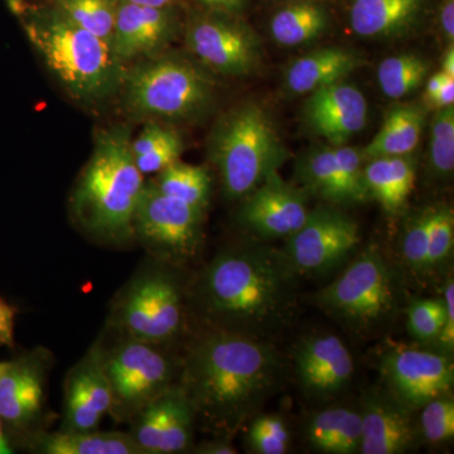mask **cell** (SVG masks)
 Here are the masks:
<instances>
[{
	"label": "cell",
	"instance_id": "6da1fadb",
	"mask_svg": "<svg viewBox=\"0 0 454 454\" xmlns=\"http://www.w3.org/2000/svg\"><path fill=\"white\" fill-rule=\"evenodd\" d=\"M279 378L280 360L268 343L211 327L191 343L177 384L197 422L217 437L230 438L255 414Z\"/></svg>",
	"mask_w": 454,
	"mask_h": 454
},
{
	"label": "cell",
	"instance_id": "7a4b0ae2",
	"mask_svg": "<svg viewBox=\"0 0 454 454\" xmlns=\"http://www.w3.org/2000/svg\"><path fill=\"white\" fill-rule=\"evenodd\" d=\"M295 276L283 252L256 244L229 247L200 276L196 306L211 327L258 337L288 316Z\"/></svg>",
	"mask_w": 454,
	"mask_h": 454
},
{
	"label": "cell",
	"instance_id": "3957f363",
	"mask_svg": "<svg viewBox=\"0 0 454 454\" xmlns=\"http://www.w3.org/2000/svg\"><path fill=\"white\" fill-rule=\"evenodd\" d=\"M145 184L129 133L104 131L71 196L74 220L97 240L127 244L134 239V216Z\"/></svg>",
	"mask_w": 454,
	"mask_h": 454
},
{
	"label": "cell",
	"instance_id": "277c9868",
	"mask_svg": "<svg viewBox=\"0 0 454 454\" xmlns=\"http://www.w3.org/2000/svg\"><path fill=\"white\" fill-rule=\"evenodd\" d=\"M20 17L33 47L76 100L95 103L122 83L125 71L110 42L74 25L55 7L26 8Z\"/></svg>",
	"mask_w": 454,
	"mask_h": 454
},
{
	"label": "cell",
	"instance_id": "5b68a950",
	"mask_svg": "<svg viewBox=\"0 0 454 454\" xmlns=\"http://www.w3.org/2000/svg\"><path fill=\"white\" fill-rule=\"evenodd\" d=\"M175 265L152 258L113 300L106 333L170 345L186 324L184 289Z\"/></svg>",
	"mask_w": 454,
	"mask_h": 454
},
{
	"label": "cell",
	"instance_id": "8992f818",
	"mask_svg": "<svg viewBox=\"0 0 454 454\" xmlns=\"http://www.w3.org/2000/svg\"><path fill=\"white\" fill-rule=\"evenodd\" d=\"M283 149L273 121L256 104L227 114L215 130L211 157L227 199L243 200L282 163Z\"/></svg>",
	"mask_w": 454,
	"mask_h": 454
},
{
	"label": "cell",
	"instance_id": "52a82bcc",
	"mask_svg": "<svg viewBox=\"0 0 454 454\" xmlns=\"http://www.w3.org/2000/svg\"><path fill=\"white\" fill-rule=\"evenodd\" d=\"M104 367L110 390V417L118 423L131 418L149 403L177 385L181 361L167 351L168 345L115 336L106 346L104 340Z\"/></svg>",
	"mask_w": 454,
	"mask_h": 454
},
{
	"label": "cell",
	"instance_id": "ba28073f",
	"mask_svg": "<svg viewBox=\"0 0 454 454\" xmlns=\"http://www.w3.org/2000/svg\"><path fill=\"white\" fill-rule=\"evenodd\" d=\"M125 103L134 115L184 119L208 106L214 82L200 68L176 57L143 62L124 74Z\"/></svg>",
	"mask_w": 454,
	"mask_h": 454
},
{
	"label": "cell",
	"instance_id": "9c48e42d",
	"mask_svg": "<svg viewBox=\"0 0 454 454\" xmlns=\"http://www.w3.org/2000/svg\"><path fill=\"white\" fill-rule=\"evenodd\" d=\"M399 286L389 262L376 247L364 250L334 282L317 295L330 315L357 330H370L395 312Z\"/></svg>",
	"mask_w": 454,
	"mask_h": 454
},
{
	"label": "cell",
	"instance_id": "30bf717a",
	"mask_svg": "<svg viewBox=\"0 0 454 454\" xmlns=\"http://www.w3.org/2000/svg\"><path fill=\"white\" fill-rule=\"evenodd\" d=\"M205 210L164 195L146 182L134 216V239L152 258L181 267L201 249Z\"/></svg>",
	"mask_w": 454,
	"mask_h": 454
},
{
	"label": "cell",
	"instance_id": "8fae6325",
	"mask_svg": "<svg viewBox=\"0 0 454 454\" xmlns=\"http://www.w3.org/2000/svg\"><path fill=\"white\" fill-rule=\"evenodd\" d=\"M52 363V354L44 348L0 361V419L16 450L46 430L47 380Z\"/></svg>",
	"mask_w": 454,
	"mask_h": 454
},
{
	"label": "cell",
	"instance_id": "7c38bea8",
	"mask_svg": "<svg viewBox=\"0 0 454 454\" xmlns=\"http://www.w3.org/2000/svg\"><path fill=\"white\" fill-rule=\"evenodd\" d=\"M360 240L356 221L336 208L319 207L286 239L283 254L297 276H319L342 264Z\"/></svg>",
	"mask_w": 454,
	"mask_h": 454
},
{
	"label": "cell",
	"instance_id": "4fadbf2b",
	"mask_svg": "<svg viewBox=\"0 0 454 454\" xmlns=\"http://www.w3.org/2000/svg\"><path fill=\"white\" fill-rule=\"evenodd\" d=\"M186 42L191 52L214 73L247 76L258 67V37L231 14L211 12L193 18Z\"/></svg>",
	"mask_w": 454,
	"mask_h": 454
},
{
	"label": "cell",
	"instance_id": "5bb4252c",
	"mask_svg": "<svg viewBox=\"0 0 454 454\" xmlns=\"http://www.w3.org/2000/svg\"><path fill=\"white\" fill-rule=\"evenodd\" d=\"M380 372L391 396L409 411L420 409L453 389V361L442 351L399 346L382 355Z\"/></svg>",
	"mask_w": 454,
	"mask_h": 454
},
{
	"label": "cell",
	"instance_id": "9a60e30c",
	"mask_svg": "<svg viewBox=\"0 0 454 454\" xmlns=\"http://www.w3.org/2000/svg\"><path fill=\"white\" fill-rule=\"evenodd\" d=\"M364 167L360 149L345 145L325 146L301 160L298 177L310 195L334 205H354L370 199Z\"/></svg>",
	"mask_w": 454,
	"mask_h": 454
},
{
	"label": "cell",
	"instance_id": "2e32d148",
	"mask_svg": "<svg viewBox=\"0 0 454 454\" xmlns=\"http://www.w3.org/2000/svg\"><path fill=\"white\" fill-rule=\"evenodd\" d=\"M196 414L179 385L149 403L129 422L142 454L184 453L192 448Z\"/></svg>",
	"mask_w": 454,
	"mask_h": 454
},
{
	"label": "cell",
	"instance_id": "e0dca14e",
	"mask_svg": "<svg viewBox=\"0 0 454 454\" xmlns=\"http://www.w3.org/2000/svg\"><path fill=\"white\" fill-rule=\"evenodd\" d=\"M112 390L104 367L103 343L95 340L85 356L66 375L62 432H92L110 414Z\"/></svg>",
	"mask_w": 454,
	"mask_h": 454
},
{
	"label": "cell",
	"instance_id": "ac0fdd59",
	"mask_svg": "<svg viewBox=\"0 0 454 454\" xmlns=\"http://www.w3.org/2000/svg\"><path fill=\"white\" fill-rule=\"evenodd\" d=\"M307 192L286 184L278 170L244 197L241 225L262 239H288L306 223Z\"/></svg>",
	"mask_w": 454,
	"mask_h": 454
},
{
	"label": "cell",
	"instance_id": "d6986e66",
	"mask_svg": "<svg viewBox=\"0 0 454 454\" xmlns=\"http://www.w3.org/2000/svg\"><path fill=\"white\" fill-rule=\"evenodd\" d=\"M295 372L310 396L330 397L348 387L354 375V357L334 334H317L295 348Z\"/></svg>",
	"mask_w": 454,
	"mask_h": 454
},
{
	"label": "cell",
	"instance_id": "ffe728a7",
	"mask_svg": "<svg viewBox=\"0 0 454 454\" xmlns=\"http://www.w3.org/2000/svg\"><path fill=\"white\" fill-rule=\"evenodd\" d=\"M304 118L317 136L333 146L343 145L366 127L367 101L355 86L333 83L309 94Z\"/></svg>",
	"mask_w": 454,
	"mask_h": 454
},
{
	"label": "cell",
	"instance_id": "44dd1931",
	"mask_svg": "<svg viewBox=\"0 0 454 454\" xmlns=\"http://www.w3.org/2000/svg\"><path fill=\"white\" fill-rule=\"evenodd\" d=\"M176 28L173 5L148 7L121 2L112 37L114 53L121 62L152 55L172 40Z\"/></svg>",
	"mask_w": 454,
	"mask_h": 454
},
{
	"label": "cell",
	"instance_id": "7402d4cb",
	"mask_svg": "<svg viewBox=\"0 0 454 454\" xmlns=\"http://www.w3.org/2000/svg\"><path fill=\"white\" fill-rule=\"evenodd\" d=\"M360 414V453L399 454L413 446L415 428L411 411L393 396L367 395Z\"/></svg>",
	"mask_w": 454,
	"mask_h": 454
},
{
	"label": "cell",
	"instance_id": "603a6c76",
	"mask_svg": "<svg viewBox=\"0 0 454 454\" xmlns=\"http://www.w3.org/2000/svg\"><path fill=\"white\" fill-rule=\"evenodd\" d=\"M423 8L424 0H352L349 25L361 37H399L417 25Z\"/></svg>",
	"mask_w": 454,
	"mask_h": 454
},
{
	"label": "cell",
	"instance_id": "cb8c5ba5",
	"mask_svg": "<svg viewBox=\"0 0 454 454\" xmlns=\"http://www.w3.org/2000/svg\"><path fill=\"white\" fill-rule=\"evenodd\" d=\"M360 65V59L351 51L327 47L295 59L286 73V83L295 94H312L343 82Z\"/></svg>",
	"mask_w": 454,
	"mask_h": 454
},
{
	"label": "cell",
	"instance_id": "d4e9b609",
	"mask_svg": "<svg viewBox=\"0 0 454 454\" xmlns=\"http://www.w3.org/2000/svg\"><path fill=\"white\" fill-rule=\"evenodd\" d=\"M22 450L38 454H142L129 433L42 430Z\"/></svg>",
	"mask_w": 454,
	"mask_h": 454
},
{
	"label": "cell",
	"instance_id": "484cf974",
	"mask_svg": "<svg viewBox=\"0 0 454 454\" xmlns=\"http://www.w3.org/2000/svg\"><path fill=\"white\" fill-rule=\"evenodd\" d=\"M364 175L370 197L385 211L396 214L413 192L417 163L411 155L373 158L366 160Z\"/></svg>",
	"mask_w": 454,
	"mask_h": 454
},
{
	"label": "cell",
	"instance_id": "4316f807",
	"mask_svg": "<svg viewBox=\"0 0 454 454\" xmlns=\"http://www.w3.org/2000/svg\"><path fill=\"white\" fill-rule=\"evenodd\" d=\"M306 439L318 453H360V409L336 406L313 414L307 423Z\"/></svg>",
	"mask_w": 454,
	"mask_h": 454
},
{
	"label": "cell",
	"instance_id": "83f0119b",
	"mask_svg": "<svg viewBox=\"0 0 454 454\" xmlns=\"http://www.w3.org/2000/svg\"><path fill=\"white\" fill-rule=\"evenodd\" d=\"M424 113L419 107H394L385 116L380 130L369 145L363 149L364 160L378 157L411 155L422 138Z\"/></svg>",
	"mask_w": 454,
	"mask_h": 454
},
{
	"label": "cell",
	"instance_id": "f1b7e54d",
	"mask_svg": "<svg viewBox=\"0 0 454 454\" xmlns=\"http://www.w3.org/2000/svg\"><path fill=\"white\" fill-rule=\"evenodd\" d=\"M328 23L330 14L322 3L294 0L271 17V37L282 46H301L324 35Z\"/></svg>",
	"mask_w": 454,
	"mask_h": 454
},
{
	"label": "cell",
	"instance_id": "f546056e",
	"mask_svg": "<svg viewBox=\"0 0 454 454\" xmlns=\"http://www.w3.org/2000/svg\"><path fill=\"white\" fill-rule=\"evenodd\" d=\"M153 184L164 195L175 197L188 205L205 210L211 196V177L203 167L176 162L170 164Z\"/></svg>",
	"mask_w": 454,
	"mask_h": 454
},
{
	"label": "cell",
	"instance_id": "4dcf8cb0",
	"mask_svg": "<svg viewBox=\"0 0 454 454\" xmlns=\"http://www.w3.org/2000/svg\"><path fill=\"white\" fill-rule=\"evenodd\" d=\"M429 73L426 59L417 55L387 57L378 68L379 85L390 98L408 97L423 85Z\"/></svg>",
	"mask_w": 454,
	"mask_h": 454
},
{
	"label": "cell",
	"instance_id": "1f68e13d",
	"mask_svg": "<svg viewBox=\"0 0 454 454\" xmlns=\"http://www.w3.org/2000/svg\"><path fill=\"white\" fill-rule=\"evenodd\" d=\"M121 0H55L59 9L74 25L112 43Z\"/></svg>",
	"mask_w": 454,
	"mask_h": 454
},
{
	"label": "cell",
	"instance_id": "d6a6232c",
	"mask_svg": "<svg viewBox=\"0 0 454 454\" xmlns=\"http://www.w3.org/2000/svg\"><path fill=\"white\" fill-rule=\"evenodd\" d=\"M433 207L415 215L406 223L402 238V258L415 274L428 273V250Z\"/></svg>",
	"mask_w": 454,
	"mask_h": 454
},
{
	"label": "cell",
	"instance_id": "836d02e7",
	"mask_svg": "<svg viewBox=\"0 0 454 454\" xmlns=\"http://www.w3.org/2000/svg\"><path fill=\"white\" fill-rule=\"evenodd\" d=\"M247 444L253 453L284 454L289 450L291 433L279 415H258L247 429Z\"/></svg>",
	"mask_w": 454,
	"mask_h": 454
},
{
	"label": "cell",
	"instance_id": "e575fe53",
	"mask_svg": "<svg viewBox=\"0 0 454 454\" xmlns=\"http://www.w3.org/2000/svg\"><path fill=\"white\" fill-rule=\"evenodd\" d=\"M430 163L439 177H448L454 169V109H438L432 121Z\"/></svg>",
	"mask_w": 454,
	"mask_h": 454
},
{
	"label": "cell",
	"instance_id": "d590c367",
	"mask_svg": "<svg viewBox=\"0 0 454 454\" xmlns=\"http://www.w3.org/2000/svg\"><path fill=\"white\" fill-rule=\"evenodd\" d=\"M419 428L429 443H444L454 437V400L450 394L430 400L423 405Z\"/></svg>",
	"mask_w": 454,
	"mask_h": 454
},
{
	"label": "cell",
	"instance_id": "8d00e7d4",
	"mask_svg": "<svg viewBox=\"0 0 454 454\" xmlns=\"http://www.w3.org/2000/svg\"><path fill=\"white\" fill-rule=\"evenodd\" d=\"M454 247V212L450 206L433 207L430 225L428 273L443 267L452 256Z\"/></svg>",
	"mask_w": 454,
	"mask_h": 454
},
{
	"label": "cell",
	"instance_id": "74e56055",
	"mask_svg": "<svg viewBox=\"0 0 454 454\" xmlns=\"http://www.w3.org/2000/svg\"><path fill=\"white\" fill-rule=\"evenodd\" d=\"M444 319L442 300H417L408 309V330L420 343L434 342Z\"/></svg>",
	"mask_w": 454,
	"mask_h": 454
},
{
	"label": "cell",
	"instance_id": "f35d334b",
	"mask_svg": "<svg viewBox=\"0 0 454 454\" xmlns=\"http://www.w3.org/2000/svg\"><path fill=\"white\" fill-rule=\"evenodd\" d=\"M182 152H184V142L176 131L162 145L155 146L145 154L134 157V160L143 176L153 175V173L162 172L170 164L177 162Z\"/></svg>",
	"mask_w": 454,
	"mask_h": 454
},
{
	"label": "cell",
	"instance_id": "ab89813d",
	"mask_svg": "<svg viewBox=\"0 0 454 454\" xmlns=\"http://www.w3.org/2000/svg\"><path fill=\"white\" fill-rule=\"evenodd\" d=\"M444 319L437 340H434L444 354H452L454 348V282L450 277L443 291Z\"/></svg>",
	"mask_w": 454,
	"mask_h": 454
},
{
	"label": "cell",
	"instance_id": "60d3db41",
	"mask_svg": "<svg viewBox=\"0 0 454 454\" xmlns=\"http://www.w3.org/2000/svg\"><path fill=\"white\" fill-rule=\"evenodd\" d=\"M17 307L0 295V348H16Z\"/></svg>",
	"mask_w": 454,
	"mask_h": 454
},
{
	"label": "cell",
	"instance_id": "b9f144b4",
	"mask_svg": "<svg viewBox=\"0 0 454 454\" xmlns=\"http://www.w3.org/2000/svg\"><path fill=\"white\" fill-rule=\"evenodd\" d=\"M196 2L210 12H219V13L235 16L247 7L249 0H196Z\"/></svg>",
	"mask_w": 454,
	"mask_h": 454
},
{
	"label": "cell",
	"instance_id": "7bdbcfd3",
	"mask_svg": "<svg viewBox=\"0 0 454 454\" xmlns=\"http://www.w3.org/2000/svg\"><path fill=\"white\" fill-rule=\"evenodd\" d=\"M193 453L197 454H236L238 450L232 446L230 438L217 437L212 441L203 442L193 448Z\"/></svg>",
	"mask_w": 454,
	"mask_h": 454
},
{
	"label": "cell",
	"instance_id": "ee69618b",
	"mask_svg": "<svg viewBox=\"0 0 454 454\" xmlns=\"http://www.w3.org/2000/svg\"><path fill=\"white\" fill-rule=\"evenodd\" d=\"M447 77V74L442 73V71L429 77L428 82H427L426 91H424V100H426V103L428 104L429 106L434 107L439 91H441L442 86H443Z\"/></svg>",
	"mask_w": 454,
	"mask_h": 454
},
{
	"label": "cell",
	"instance_id": "f6af8a7d",
	"mask_svg": "<svg viewBox=\"0 0 454 454\" xmlns=\"http://www.w3.org/2000/svg\"><path fill=\"white\" fill-rule=\"evenodd\" d=\"M441 26L450 43L454 38V0H444L441 8Z\"/></svg>",
	"mask_w": 454,
	"mask_h": 454
},
{
	"label": "cell",
	"instance_id": "bcb514c9",
	"mask_svg": "<svg viewBox=\"0 0 454 454\" xmlns=\"http://www.w3.org/2000/svg\"><path fill=\"white\" fill-rule=\"evenodd\" d=\"M454 103V77L448 76L441 91H439L437 100H435V109H443V107L452 106Z\"/></svg>",
	"mask_w": 454,
	"mask_h": 454
},
{
	"label": "cell",
	"instance_id": "7dc6e473",
	"mask_svg": "<svg viewBox=\"0 0 454 454\" xmlns=\"http://www.w3.org/2000/svg\"><path fill=\"white\" fill-rule=\"evenodd\" d=\"M16 448L13 447L12 442L9 441L7 432H5L4 424L0 419V454L14 453Z\"/></svg>",
	"mask_w": 454,
	"mask_h": 454
},
{
	"label": "cell",
	"instance_id": "c3c4849f",
	"mask_svg": "<svg viewBox=\"0 0 454 454\" xmlns=\"http://www.w3.org/2000/svg\"><path fill=\"white\" fill-rule=\"evenodd\" d=\"M442 73L447 74V76L454 77V50L453 43L450 44V49L447 50L446 56L443 59V67H442Z\"/></svg>",
	"mask_w": 454,
	"mask_h": 454
},
{
	"label": "cell",
	"instance_id": "681fc988",
	"mask_svg": "<svg viewBox=\"0 0 454 454\" xmlns=\"http://www.w3.org/2000/svg\"><path fill=\"white\" fill-rule=\"evenodd\" d=\"M131 4L148 5V7H170L176 0H121Z\"/></svg>",
	"mask_w": 454,
	"mask_h": 454
},
{
	"label": "cell",
	"instance_id": "f907efd6",
	"mask_svg": "<svg viewBox=\"0 0 454 454\" xmlns=\"http://www.w3.org/2000/svg\"><path fill=\"white\" fill-rule=\"evenodd\" d=\"M4 2L8 5L9 11L16 16H22L23 12L26 11V0H4Z\"/></svg>",
	"mask_w": 454,
	"mask_h": 454
},
{
	"label": "cell",
	"instance_id": "816d5d0a",
	"mask_svg": "<svg viewBox=\"0 0 454 454\" xmlns=\"http://www.w3.org/2000/svg\"><path fill=\"white\" fill-rule=\"evenodd\" d=\"M288 2H294V0H288Z\"/></svg>",
	"mask_w": 454,
	"mask_h": 454
}]
</instances>
